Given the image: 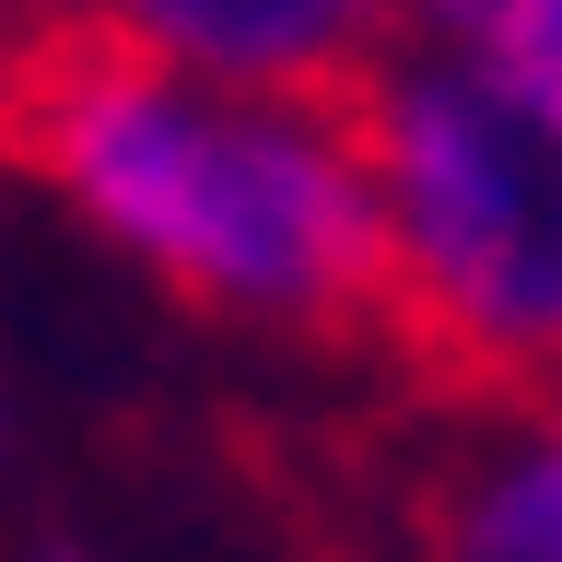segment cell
Wrapping results in <instances>:
<instances>
[{"instance_id":"3","label":"cell","mask_w":562,"mask_h":562,"mask_svg":"<svg viewBox=\"0 0 562 562\" xmlns=\"http://www.w3.org/2000/svg\"><path fill=\"white\" fill-rule=\"evenodd\" d=\"M70 12L140 59L293 94H351V70L386 47V0H70Z\"/></svg>"},{"instance_id":"8","label":"cell","mask_w":562,"mask_h":562,"mask_svg":"<svg viewBox=\"0 0 562 562\" xmlns=\"http://www.w3.org/2000/svg\"><path fill=\"white\" fill-rule=\"evenodd\" d=\"M0 457H12V422H0Z\"/></svg>"},{"instance_id":"4","label":"cell","mask_w":562,"mask_h":562,"mask_svg":"<svg viewBox=\"0 0 562 562\" xmlns=\"http://www.w3.org/2000/svg\"><path fill=\"white\" fill-rule=\"evenodd\" d=\"M434 562H562V386L457 469Z\"/></svg>"},{"instance_id":"2","label":"cell","mask_w":562,"mask_h":562,"mask_svg":"<svg viewBox=\"0 0 562 562\" xmlns=\"http://www.w3.org/2000/svg\"><path fill=\"white\" fill-rule=\"evenodd\" d=\"M375 316L457 386H562V82L386 35L351 70Z\"/></svg>"},{"instance_id":"7","label":"cell","mask_w":562,"mask_h":562,"mask_svg":"<svg viewBox=\"0 0 562 562\" xmlns=\"http://www.w3.org/2000/svg\"><path fill=\"white\" fill-rule=\"evenodd\" d=\"M35 562H105V551H35Z\"/></svg>"},{"instance_id":"6","label":"cell","mask_w":562,"mask_h":562,"mask_svg":"<svg viewBox=\"0 0 562 562\" xmlns=\"http://www.w3.org/2000/svg\"><path fill=\"white\" fill-rule=\"evenodd\" d=\"M59 0H0V140L24 130V94H35V70H47V47H59Z\"/></svg>"},{"instance_id":"1","label":"cell","mask_w":562,"mask_h":562,"mask_svg":"<svg viewBox=\"0 0 562 562\" xmlns=\"http://www.w3.org/2000/svg\"><path fill=\"white\" fill-rule=\"evenodd\" d=\"M12 153L200 316L235 328L375 316V176L351 94L223 82L70 24L24 94Z\"/></svg>"},{"instance_id":"5","label":"cell","mask_w":562,"mask_h":562,"mask_svg":"<svg viewBox=\"0 0 562 562\" xmlns=\"http://www.w3.org/2000/svg\"><path fill=\"white\" fill-rule=\"evenodd\" d=\"M386 35L469 47V59H492V70L562 82V0H386Z\"/></svg>"}]
</instances>
